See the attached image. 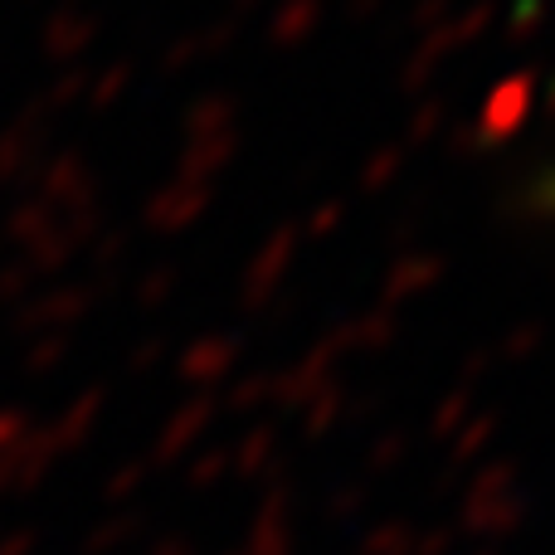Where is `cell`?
I'll return each mask as SVG.
<instances>
[{
	"label": "cell",
	"mask_w": 555,
	"mask_h": 555,
	"mask_svg": "<svg viewBox=\"0 0 555 555\" xmlns=\"http://www.w3.org/2000/svg\"><path fill=\"white\" fill-rule=\"evenodd\" d=\"M541 205H546V210L555 215V176H551V181H546V191H541Z\"/></svg>",
	"instance_id": "1"
}]
</instances>
